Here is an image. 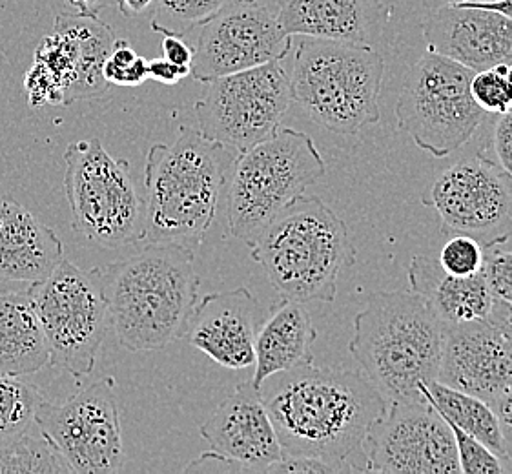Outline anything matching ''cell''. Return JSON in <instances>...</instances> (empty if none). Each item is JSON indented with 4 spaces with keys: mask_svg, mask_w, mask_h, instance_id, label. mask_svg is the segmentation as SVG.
I'll return each mask as SVG.
<instances>
[{
    "mask_svg": "<svg viewBox=\"0 0 512 474\" xmlns=\"http://www.w3.org/2000/svg\"><path fill=\"white\" fill-rule=\"evenodd\" d=\"M472 4H480V6H487V4H498V2H503V0H469Z\"/></svg>",
    "mask_w": 512,
    "mask_h": 474,
    "instance_id": "obj_44",
    "label": "cell"
},
{
    "mask_svg": "<svg viewBox=\"0 0 512 474\" xmlns=\"http://www.w3.org/2000/svg\"><path fill=\"white\" fill-rule=\"evenodd\" d=\"M223 150L190 126L174 143L150 148L144 165L146 241L190 247L205 239L226 185Z\"/></svg>",
    "mask_w": 512,
    "mask_h": 474,
    "instance_id": "obj_5",
    "label": "cell"
},
{
    "mask_svg": "<svg viewBox=\"0 0 512 474\" xmlns=\"http://www.w3.org/2000/svg\"><path fill=\"white\" fill-rule=\"evenodd\" d=\"M259 389L283 454L316 458L338 473L358 471L349 458L389 407L367 376L314 360L277 372Z\"/></svg>",
    "mask_w": 512,
    "mask_h": 474,
    "instance_id": "obj_1",
    "label": "cell"
},
{
    "mask_svg": "<svg viewBox=\"0 0 512 474\" xmlns=\"http://www.w3.org/2000/svg\"><path fill=\"white\" fill-rule=\"evenodd\" d=\"M420 394L447 422L471 434L483 445H487L492 453L498 454L507 462L503 449L502 429L491 403L483 402L472 394L458 391L438 380L421 385Z\"/></svg>",
    "mask_w": 512,
    "mask_h": 474,
    "instance_id": "obj_26",
    "label": "cell"
},
{
    "mask_svg": "<svg viewBox=\"0 0 512 474\" xmlns=\"http://www.w3.org/2000/svg\"><path fill=\"white\" fill-rule=\"evenodd\" d=\"M425 205L438 212L445 230L472 237L485 250L512 236V176L485 155L443 170Z\"/></svg>",
    "mask_w": 512,
    "mask_h": 474,
    "instance_id": "obj_15",
    "label": "cell"
},
{
    "mask_svg": "<svg viewBox=\"0 0 512 474\" xmlns=\"http://www.w3.org/2000/svg\"><path fill=\"white\" fill-rule=\"evenodd\" d=\"M472 99L487 114H507L512 108V83L509 64L474 73L471 81Z\"/></svg>",
    "mask_w": 512,
    "mask_h": 474,
    "instance_id": "obj_30",
    "label": "cell"
},
{
    "mask_svg": "<svg viewBox=\"0 0 512 474\" xmlns=\"http://www.w3.org/2000/svg\"><path fill=\"white\" fill-rule=\"evenodd\" d=\"M325 174L327 163L312 137L294 128H279L239 152L226 174L230 234L252 247L270 221Z\"/></svg>",
    "mask_w": 512,
    "mask_h": 474,
    "instance_id": "obj_7",
    "label": "cell"
},
{
    "mask_svg": "<svg viewBox=\"0 0 512 474\" xmlns=\"http://www.w3.org/2000/svg\"><path fill=\"white\" fill-rule=\"evenodd\" d=\"M267 473L274 474H327L338 473L336 467L325 464L316 458H305V456H288L283 454L276 464L270 465Z\"/></svg>",
    "mask_w": 512,
    "mask_h": 474,
    "instance_id": "obj_35",
    "label": "cell"
},
{
    "mask_svg": "<svg viewBox=\"0 0 512 474\" xmlns=\"http://www.w3.org/2000/svg\"><path fill=\"white\" fill-rule=\"evenodd\" d=\"M509 81L512 83V62L509 64Z\"/></svg>",
    "mask_w": 512,
    "mask_h": 474,
    "instance_id": "obj_46",
    "label": "cell"
},
{
    "mask_svg": "<svg viewBox=\"0 0 512 474\" xmlns=\"http://www.w3.org/2000/svg\"><path fill=\"white\" fill-rule=\"evenodd\" d=\"M163 35V53L164 59L174 62L177 66H186L192 68L194 62L195 48L190 46L183 39V35L168 30H155Z\"/></svg>",
    "mask_w": 512,
    "mask_h": 474,
    "instance_id": "obj_37",
    "label": "cell"
},
{
    "mask_svg": "<svg viewBox=\"0 0 512 474\" xmlns=\"http://www.w3.org/2000/svg\"><path fill=\"white\" fill-rule=\"evenodd\" d=\"M492 409L498 416L500 429H502L505 458L512 464V391L507 392L498 402L494 403Z\"/></svg>",
    "mask_w": 512,
    "mask_h": 474,
    "instance_id": "obj_39",
    "label": "cell"
},
{
    "mask_svg": "<svg viewBox=\"0 0 512 474\" xmlns=\"http://www.w3.org/2000/svg\"><path fill=\"white\" fill-rule=\"evenodd\" d=\"M228 0H155L152 30H168L185 35L210 21Z\"/></svg>",
    "mask_w": 512,
    "mask_h": 474,
    "instance_id": "obj_29",
    "label": "cell"
},
{
    "mask_svg": "<svg viewBox=\"0 0 512 474\" xmlns=\"http://www.w3.org/2000/svg\"><path fill=\"white\" fill-rule=\"evenodd\" d=\"M281 0H228L201 26L192 77L208 83L267 62L283 61L292 37L279 24Z\"/></svg>",
    "mask_w": 512,
    "mask_h": 474,
    "instance_id": "obj_14",
    "label": "cell"
},
{
    "mask_svg": "<svg viewBox=\"0 0 512 474\" xmlns=\"http://www.w3.org/2000/svg\"><path fill=\"white\" fill-rule=\"evenodd\" d=\"M199 433L212 453L234 462L241 473H267L283 456L261 389L252 380L239 383L199 427Z\"/></svg>",
    "mask_w": 512,
    "mask_h": 474,
    "instance_id": "obj_18",
    "label": "cell"
},
{
    "mask_svg": "<svg viewBox=\"0 0 512 474\" xmlns=\"http://www.w3.org/2000/svg\"><path fill=\"white\" fill-rule=\"evenodd\" d=\"M361 454L367 473H461L451 425L427 400L390 402Z\"/></svg>",
    "mask_w": 512,
    "mask_h": 474,
    "instance_id": "obj_16",
    "label": "cell"
},
{
    "mask_svg": "<svg viewBox=\"0 0 512 474\" xmlns=\"http://www.w3.org/2000/svg\"><path fill=\"white\" fill-rule=\"evenodd\" d=\"M407 276L410 290L427 299L445 325L485 320L491 316L494 296L483 268L472 276H452L440 267L438 259L414 256Z\"/></svg>",
    "mask_w": 512,
    "mask_h": 474,
    "instance_id": "obj_23",
    "label": "cell"
},
{
    "mask_svg": "<svg viewBox=\"0 0 512 474\" xmlns=\"http://www.w3.org/2000/svg\"><path fill=\"white\" fill-rule=\"evenodd\" d=\"M279 298L332 303L356 248L345 221L318 196H299L277 214L252 245Z\"/></svg>",
    "mask_w": 512,
    "mask_h": 474,
    "instance_id": "obj_4",
    "label": "cell"
},
{
    "mask_svg": "<svg viewBox=\"0 0 512 474\" xmlns=\"http://www.w3.org/2000/svg\"><path fill=\"white\" fill-rule=\"evenodd\" d=\"M50 365V351L28 289H0V374L24 376Z\"/></svg>",
    "mask_w": 512,
    "mask_h": 474,
    "instance_id": "obj_25",
    "label": "cell"
},
{
    "mask_svg": "<svg viewBox=\"0 0 512 474\" xmlns=\"http://www.w3.org/2000/svg\"><path fill=\"white\" fill-rule=\"evenodd\" d=\"M427 50L471 68L489 70L512 62V19L469 4H445L423 22Z\"/></svg>",
    "mask_w": 512,
    "mask_h": 474,
    "instance_id": "obj_19",
    "label": "cell"
},
{
    "mask_svg": "<svg viewBox=\"0 0 512 474\" xmlns=\"http://www.w3.org/2000/svg\"><path fill=\"white\" fill-rule=\"evenodd\" d=\"M492 321H496L503 332L509 336L512 340V303H505L500 299H494V305H492L491 316Z\"/></svg>",
    "mask_w": 512,
    "mask_h": 474,
    "instance_id": "obj_41",
    "label": "cell"
},
{
    "mask_svg": "<svg viewBox=\"0 0 512 474\" xmlns=\"http://www.w3.org/2000/svg\"><path fill=\"white\" fill-rule=\"evenodd\" d=\"M50 351V365L75 378L92 374L112 329L103 290L92 272L62 259L52 276L28 287Z\"/></svg>",
    "mask_w": 512,
    "mask_h": 474,
    "instance_id": "obj_10",
    "label": "cell"
},
{
    "mask_svg": "<svg viewBox=\"0 0 512 474\" xmlns=\"http://www.w3.org/2000/svg\"><path fill=\"white\" fill-rule=\"evenodd\" d=\"M259 303L245 287L208 294L197 301L186 327L188 343L230 371L256 361Z\"/></svg>",
    "mask_w": 512,
    "mask_h": 474,
    "instance_id": "obj_20",
    "label": "cell"
},
{
    "mask_svg": "<svg viewBox=\"0 0 512 474\" xmlns=\"http://www.w3.org/2000/svg\"><path fill=\"white\" fill-rule=\"evenodd\" d=\"M42 400L41 391L22 376L0 374V444L30 431Z\"/></svg>",
    "mask_w": 512,
    "mask_h": 474,
    "instance_id": "obj_28",
    "label": "cell"
},
{
    "mask_svg": "<svg viewBox=\"0 0 512 474\" xmlns=\"http://www.w3.org/2000/svg\"><path fill=\"white\" fill-rule=\"evenodd\" d=\"M390 19L383 0H281L279 24L290 37L372 46Z\"/></svg>",
    "mask_w": 512,
    "mask_h": 474,
    "instance_id": "obj_22",
    "label": "cell"
},
{
    "mask_svg": "<svg viewBox=\"0 0 512 474\" xmlns=\"http://www.w3.org/2000/svg\"><path fill=\"white\" fill-rule=\"evenodd\" d=\"M192 73V68L186 66H177L168 59H154L148 61V79L163 84L181 83L185 77Z\"/></svg>",
    "mask_w": 512,
    "mask_h": 474,
    "instance_id": "obj_38",
    "label": "cell"
},
{
    "mask_svg": "<svg viewBox=\"0 0 512 474\" xmlns=\"http://www.w3.org/2000/svg\"><path fill=\"white\" fill-rule=\"evenodd\" d=\"M445 4H461V2H469V0H443Z\"/></svg>",
    "mask_w": 512,
    "mask_h": 474,
    "instance_id": "obj_45",
    "label": "cell"
},
{
    "mask_svg": "<svg viewBox=\"0 0 512 474\" xmlns=\"http://www.w3.org/2000/svg\"><path fill=\"white\" fill-rule=\"evenodd\" d=\"M104 79L115 86H141L148 81V61L135 52L134 48L124 41L115 39L112 52L104 62Z\"/></svg>",
    "mask_w": 512,
    "mask_h": 474,
    "instance_id": "obj_31",
    "label": "cell"
},
{
    "mask_svg": "<svg viewBox=\"0 0 512 474\" xmlns=\"http://www.w3.org/2000/svg\"><path fill=\"white\" fill-rule=\"evenodd\" d=\"M438 263L452 276H472L485 265V248L476 239L458 234L441 248Z\"/></svg>",
    "mask_w": 512,
    "mask_h": 474,
    "instance_id": "obj_33",
    "label": "cell"
},
{
    "mask_svg": "<svg viewBox=\"0 0 512 474\" xmlns=\"http://www.w3.org/2000/svg\"><path fill=\"white\" fill-rule=\"evenodd\" d=\"M447 325L412 292H376L354 318L352 358L389 402H420L421 385L438 380Z\"/></svg>",
    "mask_w": 512,
    "mask_h": 474,
    "instance_id": "obj_3",
    "label": "cell"
},
{
    "mask_svg": "<svg viewBox=\"0 0 512 474\" xmlns=\"http://www.w3.org/2000/svg\"><path fill=\"white\" fill-rule=\"evenodd\" d=\"M62 474L72 473L52 442L39 434H19L0 444V474Z\"/></svg>",
    "mask_w": 512,
    "mask_h": 474,
    "instance_id": "obj_27",
    "label": "cell"
},
{
    "mask_svg": "<svg viewBox=\"0 0 512 474\" xmlns=\"http://www.w3.org/2000/svg\"><path fill=\"white\" fill-rule=\"evenodd\" d=\"M474 73L431 50L414 64L398 99L396 119L420 150L438 159L449 157L487 121L489 114L472 99Z\"/></svg>",
    "mask_w": 512,
    "mask_h": 474,
    "instance_id": "obj_9",
    "label": "cell"
},
{
    "mask_svg": "<svg viewBox=\"0 0 512 474\" xmlns=\"http://www.w3.org/2000/svg\"><path fill=\"white\" fill-rule=\"evenodd\" d=\"M438 382L494 405L512 391L511 338L491 318L447 325Z\"/></svg>",
    "mask_w": 512,
    "mask_h": 474,
    "instance_id": "obj_17",
    "label": "cell"
},
{
    "mask_svg": "<svg viewBox=\"0 0 512 474\" xmlns=\"http://www.w3.org/2000/svg\"><path fill=\"white\" fill-rule=\"evenodd\" d=\"M318 338L305 303L281 298L270 310L256 336L257 389L277 372L290 371L312 358V343Z\"/></svg>",
    "mask_w": 512,
    "mask_h": 474,
    "instance_id": "obj_24",
    "label": "cell"
},
{
    "mask_svg": "<svg viewBox=\"0 0 512 474\" xmlns=\"http://www.w3.org/2000/svg\"><path fill=\"white\" fill-rule=\"evenodd\" d=\"M292 101L290 75L281 61L223 75L208 81L195 103L197 130L239 154L276 134Z\"/></svg>",
    "mask_w": 512,
    "mask_h": 474,
    "instance_id": "obj_12",
    "label": "cell"
},
{
    "mask_svg": "<svg viewBox=\"0 0 512 474\" xmlns=\"http://www.w3.org/2000/svg\"><path fill=\"white\" fill-rule=\"evenodd\" d=\"M451 425L454 442H456V453H458V462H460L461 473L467 474H500L509 471L503 465V458L498 454L492 453L487 445H483L480 440H476L471 434L461 431L460 427Z\"/></svg>",
    "mask_w": 512,
    "mask_h": 474,
    "instance_id": "obj_32",
    "label": "cell"
},
{
    "mask_svg": "<svg viewBox=\"0 0 512 474\" xmlns=\"http://www.w3.org/2000/svg\"><path fill=\"white\" fill-rule=\"evenodd\" d=\"M119 11L128 19H139L154 8L155 0H115Z\"/></svg>",
    "mask_w": 512,
    "mask_h": 474,
    "instance_id": "obj_42",
    "label": "cell"
},
{
    "mask_svg": "<svg viewBox=\"0 0 512 474\" xmlns=\"http://www.w3.org/2000/svg\"><path fill=\"white\" fill-rule=\"evenodd\" d=\"M64 161V192L75 232L104 248L143 241L146 208L130 163L112 157L99 139L75 141Z\"/></svg>",
    "mask_w": 512,
    "mask_h": 474,
    "instance_id": "obj_8",
    "label": "cell"
},
{
    "mask_svg": "<svg viewBox=\"0 0 512 474\" xmlns=\"http://www.w3.org/2000/svg\"><path fill=\"white\" fill-rule=\"evenodd\" d=\"M461 4H469V6H478V8H483V10L498 11V13H502V15H505V17H509V19H512V0H503V2H498V4H487V6H480V4H472V2H461Z\"/></svg>",
    "mask_w": 512,
    "mask_h": 474,
    "instance_id": "obj_43",
    "label": "cell"
},
{
    "mask_svg": "<svg viewBox=\"0 0 512 474\" xmlns=\"http://www.w3.org/2000/svg\"><path fill=\"white\" fill-rule=\"evenodd\" d=\"M115 39L112 26L99 17L57 15L52 35L42 37L24 75L30 106L73 104L108 92L103 68Z\"/></svg>",
    "mask_w": 512,
    "mask_h": 474,
    "instance_id": "obj_11",
    "label": "cell"
},
{
    "mask_svg": "<svg viewBox=\"0 0 512 474\" xmlns=\"http://www.w3.org/2000/svg\"><path fill=\"white\" fill-rule=\"evenodd\" d=\"M483 270L494 299L512 303V252L485 254Z\"/></svg>",
    "mask_w": 512,
    "mask_h": 474,
    "instance_id": "obj_34",
    "label": "cell"
},
{
    "mask_svg": "<svg viewBox=\"0 0 512 474\" xmlns=\"http://www.w3.org/2000/svg\"><path fill=\"white\" fill-rule=\"evenodd\" d=\"M35 423L77 474H115L126 462L123 425L112 376L75 392L66 402L42 400Z\"/></svg>",
    "mask_w": 512,
    "mask_h": 474,
    "instance_id": "obj_13",
    "label": "cell"
},
{
    "mask_svg": "<svg viewBox=\"0 0 512 474\" xmlns=\"http://www.w3.org/2000/svg\"><path fill=\"white\" fill-rule=\"evenodd\" d=\"M90 272L103 290L121 347L157 351L185 338L201 283L192 248L148 243L134 256Z\"/></svg>",
    "mask_w": 512,
    "mask_h": 474,
    "instance_id": "obj_2",
    "label": "cell"
},
{
    "mask_svg": "<svg viewBox=\"0 0 512 474\" xmlns=\"http://www.w3.org/2000/svg\"><path fill=\"white\" fill-rule=\"evenodd\" d=\"M64 259L61 237L11 197H0V289L41 283Z\"/></svg>",
    "mask_w": 512,
    "mask_h": 474,
    "instance_id": "obj_21",
    "label": "cell"
},
{
    "mask_svg": "<svg viewBox=\"0 0 512 474\" xmlns=\"http://www.w3.org/2000/svg\"><path fill=\"white\" fill-rule=\"evenodd\" d=\"M385 62L374 46L303 37L290 75L292 99L334 134H358L379 121Z\"/></svg>",
    "mask_w": 512,
    "mask_h": 474,
    "instance_id": "obj_6",
    "label": "cell"
},
{
    "mask_svg": "<svg viewBox=\"0 0 512 474\" xmlns=\"http://www.w3.org/2000/svg\"><path fill=\"white\" fill-rule=\"evenodd\" d=\"M72 13L84 17H99V13L112 4V0H64Z\"/></svg>",
    "mask_w": 512,
    "mask_h": 474,
    "instance_id": "obj_40",
    "label": "cell"
},
{
    "mask_svg": "<svg viewBox=\"0 0 512 474\" xmlns=\"http://www.w3.org/2000/svg\"><path fill=\"white\" fill-rule=\"evenodd\" d=\"M494 150L500 166L512 176V110L502 114L494 126Z\"/></svg>",
    "mask_w": 512,
    "mask_h": 474,
    "instance_id": "obj_36",
    "label": "cell"
}]
</instances>
